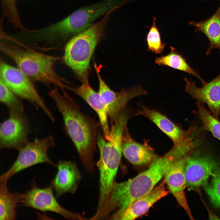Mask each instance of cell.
I'll list each match as a JSON object with an SVG mask.
<instances>
[{
	"mask_svg": "<svg viewBox=\"0 0 220 220\" xmlns=\"http://www.w3.org/2000/svg\"><path fill=\"white\" fill-rule=\"evenodd\" d=\"M189 145L184 141L174 147L162 156H158L146 170L135 177L124 182L114 183L108 204L109 208L121 212L134 201L151 191L164 177L172 165L178 160L189 154Z\"/></svg>",
	"mask_w": 220,
	"mask_h": 220,
	"instance_id": "obj_1",
	"label": "cell"
},
{
	"mask_svg": "<svg viewBox=\"0 0 220 220\" xmlns=\"http://www.w3.org/2000/svg\"><path fill=\"white\" fill-rule=\"evenodd\" d=\"M50 89L48 95L54 101L62 118L64 130L74 145L81 160L88 171H94V156L96 152L98 130L94 120L86 116L65 91Z\"/></svg>",
	"mask_w": 220,
	"mask_h": 220,
	"instance_id": "obj_2",
	"label": "cell"
},
{
	"mask_svg": "<svg viewBox=\"0 0 220 220\" xmlns=\"http://www.w3.org/2000/svg\"><path fill=\"white\" fill-rule=\"evenodd\" d=\"M131 0H102L80 8L61 21L37 31L39 41L53 49L85 30L97 19L115 11Z\"/></svg>",
	"mask_w": 220,
	"mask_h": 220,
	"instance_id": "obj_3",
	"label": "cell"
},
{
	"mask_svg": "<svg viewBox=\"0 0 220 220\" xmlns=\"http://www.w3.org/2000/svg\"><path fill=\"white\" fill-rule=\"evenodd\" d=\"M0 50L15 63L18 68L32 81L51 85L65 90L66 82L57 73L54 64L59 58L37 51L7 39L0 43Z\"/></svg>",
	"mask_w": 220,
	"mask_h": 220,
	"instance_id": "obj_4",
	"label": "cell"
},
{
	"mask_svg": "<svg viewBox=\"0 0 220 220\" xmlns=\"http://www.w3.org/2000/svg\"><path fill=\"white\" fill-rule=\"evenodd\" d=\"M111 11L101 20L74 36L66 43L63 60L82 84L90 85V61L98 44L105 36V29L110 18Z\"/></svg>",
	"mask_w": 220,
	"mask_h": 220,
	"instance_id": "obj_5",
	"label": "cell"
},
{
	"mask_svg": "<svg viewBox=\"0 0 220 220\" xmlns=\"http://www.w3.org/2000/svg\"><path fill=\"white\" fill-rule=\"evenodd\" d=\"M127 121L119 119L110 127V138L106 140L99 131L97 140L100 153L99 193L98 206L104 207L115 183V179L122 154V140Z\"/></svg>",
	"mask_w": 220,
	"mask_h": 220,
	"instance_id": "obj_6",
	"label": "cell"
},
{
	"mask_svg": "<svg viewBox=\"0 0 220 220\" xmlns=\"http://www.w3.org/2000/svg\"><path fill=\"white\" fill-rule=\"evenodd\" d=\"M0 73V78L16 95L27 101L36 109L41 108L52 122L55 121L53 115L39 95L32 80L20 70L1 59Z\"/></svg>",
	"mask_w": 220,
	"mask_h": 220,
	"instance_id": "obj_7",
	"label": "cell"
},
{
	"mask_svg": "<svg viewBox=\"0 0 220 220\" xmlns=\"http://www.w3.org/2000/svg\"><path fill=\"white\" fill-rule=\"evenodd\" d=\"M53 137L49 135L41 139L36 138L28 141L18 150V154L11 167L0 177V180L8 181L12 177L20 171L34 165L47 163L56 165L49 158L48 149L55 145Z\"/></svg>",
	"mask_w": 220,
	"mask_h": 220,
	"instance_id": "obj_8",
	"label": "cell"
},
{
	"mask_svg": "<svg viewBox=\"0 0 220 220\" xmlns=\"http://www.w3.org/2000/svg\"><path fill=\"white\" fill-rule=\"evenodd\" d=\"M53 189L52 181L49 186L44 188L38 187L33 181L30 189L24 194L20 202L21 205L44 212L50 211L57 213L66 219H87L82 215L71 211L62 206L53 194Z\"/></svg>",
	"mask_w": 220,
	"mask_h": 220,
	"instance_id": "obj_9",
	"label": "cell"
},
{
	"mask_svg": "<svg viewBox=\"0 0 220 220\" xmlns=\"http://www.w3.org/2000/svg\"><path fill=\"white\" fill-rule=\"evenodd\" d=\"M99 81L98 93L102 102L107 107L108 118L111 125L117 120L120 112L127 106L131 99L141 96L143 91L141 87L134 86L127 90L123 89L119 92L111 90L102 78L97 65H94Z\"/></svg>",
	"mask_w": 220,
	"mask_h": 220,
	"instance_id": "obj_10",
	"label": "cell"
},
{
	"mask_svg": "<svg viewBox=\"0 0 220 220\" xmlns=\"http://www.w3.org/2000/svg\"><path fill=\"white\" fill-rule=\"evenodd\" d=\"M29 121L24 113L9 114L0 124V148L18 150L28 141Z\"/></svg>",
	"mask_w": 220,
	"mask_h": 220,
	"instance_id": "obj_11",
	"label": "cell"
},
{
	"mask_svg": "<svg viewBox=\"0 0 220 220\" xmlns=\"http://www.w3.org/2000/svg\"><path fill=\"white\" fill-rule=\"evenodd\" d=\"M192 154L186 161L185 172L186 186L189 190H195L207 184L217 164L210 156L193 157L191 156Z\"/></svg>",
	"mask_w": 220,
	"mask_h": 220,
	"instance_id": "obj_12",
	"label": "cell"
},
{
	"mask_svg": "<svg viewBox=\"0 0 220 220\" xmlns=\"http://www.w3.org/2000/svg\"><path fill=\"white\" fill-rule=\"evenodd\" d=\"M186 82L185 91L197 102L206 104L213 115L219 119L220 117V74L213 80L197 87L194 82L184 79Z\"/></svg>",
	"mask_w": 220,
	"mask_h": 220,
	"instance_id": "obj_13",
	"label": "cell"
},
{
	"mask_svg": "<svg viewBox=\"0 0 220 220\" xmlns=\"http://www.w3.org/2000/svg\"><path fill=\"white\" fill-rule=\"evenodd\" d=\"M185 156L176 161L170 167L164 177L170 192L191 220L194 218L189 207L185 193L186 187L185 168L189 156Z\"/></svg>",
	"mask_w": 220,
	"mask_h": 220,
	"instance_id": "obj_14",
	"label": "cell"
},
{
	"mask_svg": "<svg viewBox=\"0 0 220 220\" xmlns=\"http://www.w3.org/2000/svg\"><path fill=\"white\" fill-rule=\"evenodd\" d=\"M138 105L139 108L136 110V116H143L152 122L171 140L174 145L180 144L195 131L193 127L187 130H183L160 112L142 103H139Z\"/></svg>",
	"mask_w": 220,
	"mask_h": 220,
	"instance_id": "obj_15",
	"label": "cell"
},
{
	"mask_svg": "<svg viewBox=\"0 0 220 220\" xmlns=\"http://www.w3.org/2000/svg\"><path fill=\"white\" fill-rule=\"evenodd\" d=\"M56 166L57 172L52 181L56 197L57 199L67 193H75L82 178L75 163L61 160Z\"/></svg>",
	"mask_w": 220,
	"mask_h": 220,
	"instance_id": "obj_16",
	"label": "cell"
},
{
	"mask_svg": "<svg viewBox=\"0 0 220 220\" xmlns=\"http://www.w3.org/2000/svg\"><path fill=\"white\" fill-rule=\"evenodd\" d=\"M166 184L164 179L148 193L134 201L121 213L114 214L110 219L134 220L145 214L154 203L170 193L166 190Z\"/></svg>",
	"mask_w": 220,
	"mask_h": 220,
	"instance_id": "obj_17",
	"label": "cell"
},
{
	"mask_svg": "<svg viewBox=\"0 0 220 220\" xmlns=\"http://www.w3.org/2000/svg\"><path fill=\"white\" fill-rule=\"evenodd\" d=\"M121 147L124 157L135 165L150 164L159 156L148 144L135 141L130 135L127 127L123 136Z\"/></svg>",
	"mask_w": 220,
	"mask_h": 220,
	"instance_id": "obj_18",
	"label": "cell"
},
{
	"mask_svg": "<svg viewBox=\"0 0 220 220\" xmlns=\"http://www.w3.org/2000/svg\"><path fill=\"white\" fill-rule=\"evenodd\" d=\"M67 89L80 96L95 111L99 117L103 135L106 140L109 139L110 128L108 121L107 108L101 101L98 93L95 91L90 85L83 84L76 87L68 85Z\"/></svg>",
	"mask_w": 220,
	"mask_h": 220,
	"instance_id": "obj_19",
	"label": "cell"
},
{
	"mask_svg": "<svg viewBox=\"0 0 220 220\" xmlns=\"http://www.w3.org/2000/svg\"><path fill=\"white\" fill-rule=\"evenodd\" d=\"M189 24L195 28V32L200 31L208 38L209 47L206 54L208 55L211 50L217 49L220 50V6L210 17L201 22L191 21Z\"/></svg>",
	"mask_w": 220,
	"mask_h": 220,
	"instance_id": "obj_20",
	"label": "cell"
},
{
	"mask_svg": "<svg viewBox=\"0 0 220 220\" xmlns=\"http://www.w3.org/2000/svg\"><path fill=\"white\" fill-rule=\"evenodd\" d=\"M7 181L0 180V220L16 219V208L24 194L11 193L8 190Z\"/></svg>",
	"mask_w": 220,
	"mask_h": 220,
	"instance_id": "obj_21",
	"label": "cell"
},
{
	"mask_svg": "<svg viewBox=\"0 0 220 220\" xmlns=\"http://www.w3.org/2000/svg\"><path fill=\"white\" fill-rule=\"evenodd\" d=\"M170 51L168 54L161 55L156 58L155 63L160 66H166L193 75L198 79L202 84L205 83L204 80L189 65L185 59L178 52L176 49L171 46Z\"/></svg>",
	"mask_w": 220,
	"mask_h": 220,
	"instance_id": "obj_22",
	"label": "cell"
},
{
	"mask_svg": "<svg viewBox=\"0 0 220 220\" xmlns=\"http://www.w3.org/2000/svg\"><path fill=\"white\" fill-rule=\"evenodd\" d=\"M197 109L192 112L200 119L203 125V130L210 132L220 141V121L205 108L204 104L196 102Z\"/></svg>",
	"mask_w": 220,
	"mask_h": 220,
	"instance_id": "obj_23",
	"label": "cell"
},
{
	"mask_svg": "<svg viewBox=\"0 0 220 220\" xmlns=\"http://www.w3.org/2000/svg\"><path fill=\"white\" fill-rule=\"evenodd\" d=\"M22 100L13 92L0 78V101L7 108L9 114L24 113Z\"/></svg>",
	"mask_w": 220,
	"mask_h": 220,
	"instance_id": "obj_24",
	"label": "cell"
},
{
	"mask_svg": "<svg viewBox=\"0 0 220 220\" xmlns=\"http://www.w3.org/2000/svg\"><path fill=\"white\" fill-rule=\"evenodd\" d=\"M156 18L154 17L152 23L150 26L146 36L148 50L156 54L161 53L163 51L166 44L162 42L161 35L156 25Z\"/></svg>",
	"mask_w": 220,
	"mask_h": 220,
	"instance_id": "obj_25",
	"label": "cell"
},
{
	"mask_svg": "<svg viewBox=\"0 0 220 220\" xmlns=\"http://www.w3.org/2000/svg\"><path fill=\"white\" fill-rule=\"evenodd\" d=\"M211 176L210 183L204 188L213 204L220 208V168L216 167Z\"/></svg>",
	"mask_w": 220,
	"mask_h": 220,
	"instance_id": "obj_26",
	"label": "cell"
},
{
	"mask_svg": "<svg viewBox=\"0 0 220 220\" xmlns=\"http://www.w3.org/2000/svg\"><path fill=\"white\" fill-rule=\"evenodd\" d=\"M207 210L208 213V218L210 219L219 220L220 219L211 210L208 208H207Z\"/></svg>",
	"mask_w": 220,
	"mask_h": 220,
	"instance_id": "obj_27",
	"label": "cell"
},
{
	"mask_svg": "<svg viewBox=\"0 0 220 220\" xmlns=\"http://www.w3.org/2000/svg\"><path fill=\"white\" fill-rule=\"evenodd\" d=\"M204 0V1H206V0Z\"/></svg>",
	"mask_w": 220,
	"mask_h": 220,
	"instance_id": "obj_28",
	"label": "cell"
}]
</instances>
